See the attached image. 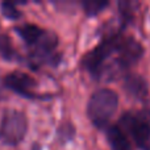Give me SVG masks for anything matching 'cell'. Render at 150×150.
<instances>
[{
	"instance_id": "cell-5",
	"label": "cell",
	"mask_w": 150,
	"mask_h": 150,
	"mask_svg": "<svg viewBox=\"0 0 150 150\" xmlns=\"http://www.w3.org/2000/svg\"><path fill=\"white\" fill-rule=\"evenodd\" d=\"M3 83L7 88L16 92L17 95L26 99H47V95H40L34 91L37 87V82L33 76L23 71H13L5 75Z\"/></svg>"
},
{
	"instance_id": "cell-3",
	"label": "cell",
	"mask_w": 150,
	"mask_h": 150,
	"mask_svg": "<svg viewBox=\"0 0 150 150\" xmlns=\"http://www.w3.org/2000/svg\"><path fill=\"white\" fill-rule=\"evenodd\" d=\"M120 129L129 136L140 150H150V121L136 112H125L119 120Z\"/></svg>"
},
{
	"instance_id": "cell-13",
	"label": "cell",
	"mask_w": 150,
	"mask_h": 150,
	"mask_svg": "<svg viewBox=\"0 0 150 150\" xmlns=\"http://www.w3.org/2000/svg\"><path fill=\"white\" fill-rule=\"evenodd\" d=\"M57 134H58V138L62 141L63 144L65 142H69V141L73 140L74 134H75V128L73 124L70 122H65L62 124L57 130Z\"/></svg>"
},
{
	"instance_id": "cell-2",
	"label": "cell",
	"mask_w": 150,
	"mask_h": 150,
	"mask_svg": "<svg viewBox=\"0 0 150 150\" xmlns=\"http://www.w3.org/2000/svg\"><path fill=\"white\" fill-rule=\"evenodd\" d=\"M119 107V95L111 88H99L90 96L87 103V116L98 129L108 127L112 116Z\"/></svg>"
},
{
	"instance_id": "cell-10",
	"label": "cell",
	"mask_w": 150,
	"mask_h": 150,
	"mask_svg": "<svg viewBox=\"0 0 150 150\" xmlns=\"http://www.w3.org/2000/svg\"><path fill=\"white\" fill-rule=\"evenodd\" d=\"M0 55L5 61H16L20 59L18 53L13 47L12 41H11L8 34H0Z\"/></svg>"
},
{
	"instance_id": "cell-8",
	"label": "cell",
	"mask_w": 150,
	"mask_h": 150,
	"mask_svg": "<svg viewBox=\"0 0 150 150\" xmlns=\"http://www.w3.org/2000/svg\"><path fill=\"white\" fill-rule=\"evenodd\" d=\"M15 32L23 38V41L28 45L29 47L34 46L40 40L44 37V34L46 33V30L40 26L34 25V24H24V25L16 26Z\"/></svg>"
},
{
	"instance_id": "cell-6",
	"label": "cell",
	"mask_w": 150,
	"mask_h": 150,
	"mask_svg": "<svg viewBox=\"0 0 150 150\" xmlns=\"http://www.w3.org/2000/svg\"><path fill=\"white\" fill-rule=\"evenodd\" d=\"M122 84H124L125 92L133 99L137 100H142L148 96L149 93V86L146 79L140 74L134 73H127L122 79Z\"/></svg>"
},
{
	"instance_id": "cell-7",
	"label": "cell",
	"mask_w": 150,
	"mask_h": 150,
	"mask_svg": "<svg viewBox=\"0 0 150 150\" xmlns=\"http://www.w3.org/2000/svg\"><path fill=\"white\" fill-rule=\"evenodd\" d=\"M107 141L111 150H133L128 136L120 129L119 125L107 127Z\"/></svg>"
},
{
	"instance_id": "cell-11",
	"label": "cell",
	"mask_w": 150,
	"mask_h": 150,
	"mask_svg": "<svg viewBox=\"0 0 150 150\" xmlns=\"http://www.w3.org/2000/svg\"><path fill=\"white\" fill-rule=\"evenodd\" d=\"M108 5L109 1H105V0H84V1H82L83 11L88 17H95Z\"/></svg>"
},
{
	"instance_id": "cell-4",
	"label": "cell",
	"mask_w": 150,
	"mask_h": 150,
	"mask_svg": "<svg viewBox=\"0 0 150 150\" xmlns=\"http://www.w3.org/2000/svg\"><path fill=\"white\" fill-rule=\"evenodd\" d=\"M28 132V119L25 113L16 109L4 112L0 121V141L4 145L16 146L24 140Z\"/></svg>"
},
{
	"instance_id": "cell-9",
	"label": "cell",
	"mask_w": 150,
	"mask_h": 150,
	"mask_svg": "<svg viewBox=\"0 0 150 150\" xmlns=\"http://www.w3.org/2000/svg\"><path fill=\"white\" fill-rule=\"evenodd\" d=\"M137 3L132 1H119V13H120V29L124 30L133 20L134 16V7Z\"/></svg>"
},
{
	"instance_id": "cell-1",
	"label": "cell",
	"mask_w": 150,
	"mask_h": 150,
	"mask_svg": "<svg viewBox=\"0 0 150 150\" xmlns=\"http://www.w3.org/2000/svg\"><path fill=\"white\" fill-rule=\"evenodd\" d=\"M144 55V47L124 32H108L80 59V66L96 80H113L127 74Z\"/></svg>"
},
{
	"instance_id": "cell-12",
	"label": "cell",
	"mask_w": 150,
	"mask_h": 150,
	"mask_svg": "<svg viewBox=\"0 0 150 150\" xmlns=\"http://www.w3.org/2000/svg\"><path fill=\"white\" fill-rule=\"evenodd\" d=\"M1 13L9 20H18L21 17V12L17 9L16 3L3 1L1 3Z\"/></svg>"
}]
</instances>
